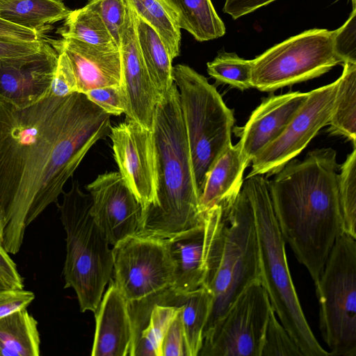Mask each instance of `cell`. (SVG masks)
Returning a JSON list of instances; mask_svg holds the SVG:
<instances>
[{
  "instance_id": "35",
  "label": "cell",
  "mask_w": 356,
  "mask_h": 356,
  "mask_svg": "<svg viewBox=\"0 0 356 356\" xmlns=\"http://www.w3.org/2000/svg\"><path fill=\"white\" fill-rule=\"evenodd\" d=\"M334 49L343 64H356V8H353L346 22L334 30Z\"/></svg>"
},
{
  "instance_id": "38",
  "label": "cell",
  "mask_w": 356,
  "mask_h": 356,
  "mask_svg": "<svg viewBox=\"0 0 356 356\" xmlns=\"http://www.w3.org/2000/svg\"><path fill=\"white\" fill-rule=\"evenodd\" d=\"M180 312L170 323L163 338L161 356H187Z\"/></svg>"
},
{
  "instance_id": "25",
  "label": "cell",
  "mask_w": 356,
  "mask_h": 356,
  "mask_svg": "<svg viewBox=\"0 0 356 356\" xmlns=\"http://www.w3.org/2000/svg\"><path fill=\"white\" fill-rule=\"evenodd\" d=\"M172 11L177 25L199 42L223 36L225 26L211 0H165Z\"/></svg>"
},
{
  "instance_id": "43",
  "label": "cell",
  "mask_w": 356,
  "mask_h": 356,
  "mask_svg": "<svg viewBox=\"0 0 356 356\" xmlns=\"http://www.w3.org/2000/svg\"><path fill=\"white\" fill-rule=\"evenodd\" d=\"M0 37L23 41H35L44 38L35 31L14 24L1 18Z\"/></svg>"
},
{
  "instance_id": "13",
  "label": "cell",
  "mask_w": 356,
  "mask_h": 356,
  "mask_svg": "<svg viewBox=\"0 0 356 356\" xmlns=\"http://www.w3.org/2000/svg\"><path fill=\"white\" fill-rule=\"evenodd\" d=\"M108 136L119 172L141 206L143 214L156 204V159L152 131L126 118L111 127Z\"/></svg>"
},
{
  "instance_id": "20",
  "label": "cell",
  "mask_w": 356,
  "mask_h": 356,
  "mask_svg": "<svg viewBox=\"0 0 356 356\" xmlns=\"http://www.w3.org/2000/svg\"><path fill=\"white\" fill-rule=\"evenodd\" d=\"M174 267L170 289L177 294L203 285L205 275L206 229L203 224L166 238Z\"/></svg>"
},
{
  "instance_id": "18",
  "label": "cell",
  "mask_w": 356,
  "mask_h": 356,
  "mask_svg": "<svg viewBox=\"0 0 356 356\" xmlns=\"http://www.w3.org/2000/svg\"><path fill=\"white\" fill-rule=\"evenodd\" d=\"M309 92L270 95L252 113L238 142L243 158L250 165L263 149L275 140L306 100Z\"/></svg>"
},
{
  "instance_id": "40",
  "label": "cell",
  "mask_w": 356,
  "mask_h": 356,
  "mask_svg": "<svg viewBox=\"0 0 356 356\" xmlns=\"http://www.w3.org/2000/svg\"><path fill=\"white\" fill-rule=\"evenodd\" d=\"M43 38L35 41H23L0 37V58L35 54L40 50Z\"/></svg>"
},
{
  "instance_id": "31",
  "label": "cell",
  "mask_w": 356,
  "mask_h": 356,
  "mask_svg": "<svg viewBox=\"0 0 356 356\" xmlns=\"http://www.w3.org/2000/svg\"><path fill=\"white\" fill-rule=\"evenodd\" d=\"M207 65L208 74L220 83L242 91L252 88V60L243 59L235 53L220 51Z\"/></svg>"
},
{
  "instance_id": "45",
  "label": "cell",
  "mask_w": 356,
  "mask_h": 356,
  "mask_svg": "<svg viewBox=\"0 0 356 356\" xmlns=\"http://www.w3.org/2000/svg\"><path fill=\"white\" fill-rule=\"evenodd\" d=\"M13 289L5 281L3 277L0 275V291Z\"/></svg>"
},
{
  "instance_id": "37",
  "label": "cell",
  "mask_w": 356,
  "mask_h": 356,
  "mask_svg": "<svg viewBox=\"0 0 356 356\" xmlns=\"http://www.w3.org/2000/svg\"><path fill=\"white\" fill-rule=\"evenodd\" d=\"M55 49L58 58L50 94L64 97L77 92L76 79L68 58L63 51Z\"/></svg>"
},
{
  "instance_id": "32",
  "label": "cell",
  "mask_w": 356,
  "mask_h": 356,
  "mask_svg": "<svg viewBox=\"0 0 356 356\" xmlns=\"http://www.w3.org/2000/svg\"><path fill=\"white\" fill-rule=\"evenodd\" d=\"M339 196L343 232L356 238V149L339 167Z\"/></svg>"
},
{
  "instance_id": "19",
  "label": "cell",
  "mask_w": 356,
  "mask_h": 356,
  "mask_svg": "<svg viewBox=\"0 0 356 356\" xmlns=\"http://www.w3.org/2000/svg\"><path fill=\"white\" fill-rule=\"evenodd\" d=\"M95 314L96 323L91 355H130L134 330L129 301L113 280Z\"/></svg>"
},
{
  "instance_id": "46",
  "label": "cell",
  "mask_w": 356,
  "mask_h": 356,
  "mask_svg": "<svg viewBox=\"0 0 356 356\" xmlns=\"http://www.w3.org/2000/svg\"><path fill=\"white\" fill-rule=\"evenodd\" d=\"M351 1H352L353 8H356V0H351Z\"/></svg>"
},
{
  "instance_id": "12",
  "label": "cell",
  "mask_w": 356,
  "mask_h": 356,
  "mask_svg": "<svg viewBox=\"0 0 356 356\" xmlns=\"http://www.w3.org/2000/svg\"><path fill=\"white\" fill-rule=\"evenodd\" d=\"M338 84L339 79L309 92L282 133L252 160V170L246 178L274 175L306 147L320 129L328 124Z\"/></svg>"
},
{
  "instance_id": "5",
  "label": "cell",
  "mask_w": 356,
  "mask_h": 356,
  "mask_svg": "<svg viewBox=\"0 0 356 356\" xmlns=\"http://www.w3.org/2000/svg\"><path fill=\"white\" fill-rule=\"evenodd\" d=\"M242 187L250 199L257 229L260 279L278 320L303 356H328L315 337L293 284L285 241L273 211L268 180L260 175L245 179Z\"/></svg>"
},
{
  "instance_id": "10",
  "label": "cell",
  "mask_w": 356,
  "mask_h": 356,
  "mask_svg": "<svg viewBox=\"0 0 356 356\" xmlns=\"http://www.w3.org/2000/svg\"><path fill=\"white\" fill-rule=\"evenodd\" d=\"M271 308L260 281L250 283L204 333L198 355L260 356Z\"/></svg>"
},
{
  "instance_id": "47",
  "label": "cell",
  "mask_w": 356,
  "mask_h": 356,
  "mask_svg": "<svg viewBox=\"0 0 356 356\" xmlns=\"http://www.w3.org/2000/svg\"><path fill=\"white\" fill-rule=\"evenodd\" d=\"M10 0H0V6Z\"/></svg>"
},
{
  "instance_id": "15",
  "label": "cell",
  "mask_w": 356,
  "mask_h": 356,
  "mask_svg": "<svg viewBox=\"0 0 356 356\" xmlns=\"http://www.w3.org/2000/svg\"><path fill=\"white\" fill-rule=\"evenodd\" d=\"M58 54L43 38L35 54L0 58V100L23 108L50 94Z\"/></svg>"
},
{
  "instance_id": "4",
  "label": "cell",
  "mask_w": 356,
  "mask_h": 356,
  "mask_svg": "<svg viewBox=\"0 0 356 356\" xmlns=\"http://www.w3.org/2000/svg\"><path fill=\"white\" fill-rule=\"evenodd\" d=\"M206 229L204 286L212 306L204 333L226 312L250 283L259 281V254L254 213L242 187L229 206L204 213Z\"/></svg>"
},
{
  "instance_id": "26",
  "label": "cell",
  "mask_w": 356,
  "mask_h": 356,
  "mask_svg": "<svg viewBox=\"0 0 356 356\" xmlns=\"http://www.w3.org/2000/svg\"><path fill=\"white\" fill-rule=\"evenodd\" d=\"M38 322L26 308L0 318V356H38Z\"/></svg>"
},
{
  "instance_id": "29",
  "label": "cell",
  "mask_w": 356,
  "mask_h": 356,
  "mask_svg": "<svg viewBox=\"0 0 356 356\" xmlns=\"http://www.w3.org/2000/svg\"><path fill=\"white\" fill-rule=\"evenodd\" d=\"M57 33L63 38L97 47L119 48L99 14L88 3L81 8L71 10Z\"/></svg>"
},
{
  "instance_id": "24",
  "label": "cell",
  "mask_w": 356,
  "mask_h": 356,
  "mask_svg": "<svg viewBox=\"0 0 356 356\" xmlns=\"http://www.w3.org/2000/svg\"><path fill=\"white\" fill-rule=\"evenodd\" d=\"M212 300L211 294L203 286L183 294L173 292L171 305L181 307L180 314L187 356H197L200 351Z\"/></svg>"
},
{
  "instance_id": "11",
  "label": "cell",
  "mask_w": 356,
  "mask_h": 356,
  "mask_svg": "<svg viewBox=\"0 0 356 356\" xmlns=\"http://www.w3.org/2000/svg\"><path fill=\"white\" fill-rule=\"evenodd\" d=\"M115 284L129 302L170 286L174 267L165 239L134 235L113 246Z\"/></svg>"
},
{
  "instance_id": "14",
  "label": "cell",
  "mask_w": 356,
  "mask_h": 356,
  "mask_svg": "<svg viewBox=\"0 0 356 356\" xmlns=\"http://www.w3.org/2000/svg\"><path fill=\"white\" fill-rule=\"evenodd\" d=\"M86 188L92 216L110 245L137 234L142 208L119 172L99 175Z\"/></svg>"
},
{
  "instance_id": "17",
  "label": "cell",
  "mask_w": 356,
  "mask_h": 356,
  "mask_svg": "<svg viewBox=\"0 0 356 356\" xmlns=\"http://www.w3.org/2000/svg\"><path fill=\"white\" fill-rule=\"evenodd\" d=\"M47 40L68 58L76 79L77 92L85 94L96 88L121 86L119 48L100 47L70 38Z\"/></svg>"
},
{
  "instance_id": "44",
  "label": "cell",
  "mask_w": 356,
  "mask_h": 356,
  "mask_svg": "<svg viewBox=\"0 0 356 356\" xmlns=\"http://www.w3.org/2000/svg\"><path fill=\"white\" fill-rule=\"evenodd\" d=\"M3 232H4V222L2 216L0 213V245L2 246L3 241Z\"/></svg>"
},
{
  "instance_id": "16",
  "label": "cell",
  "mask_w": 356,
  "mask_h": 356,
  "mask_svg": "<svg viewBox=\"0 0 356 356\" xmlns=\"http://www.w3.org/2000/svg\"><path fill=\"white\" fill-rule=\"evenodd\" d=\"M127 6L128 13L119 43L122 62L120 87L126 104L124 114L127 119L152 131L156 106L161 95L150 79L138 46L136 13L128 3Z\"/></svg>"
},
{
  "instance_id": "28",
  "label": "cell",
  "mask_w": 356,
  "mask_h": 356,
  "mask_svg": "<svg viewBox=\"0 0 356 356\" xmlns=\"http://www.w3.org/2000/svg\"><path fill=\"white\" fill-rule=\"evenodd\" d=\"M332 113L327 125L334 136L346 138L355 146L356 139V64H342Z\"/></svg>"
},
{
  "instance_id": "27",
  "label": "cell",
  "mask_w": 356,
  "mask_h": 356,
  "mask_svg": "<svg viewBox=\"0 0 356 356\" xmlns=\"http://www.w3.org/2000/svg\"><path fill=\"white\" fill-rule=\"evenodd\" d=\"M138 46L150 79L159 93L168 91L174 83L173 59L157 32L136 14Z\"/></svg>"
},
{
  "instance_id": "2",
  "label": "cell",
  "mask_w": 356,
  "mask_h": 356,
  "mask_svg": "<svg viewBox=\"0 0 356 356\" xmlns=\"http://www.w3.org/2000/svg\"><path fill=\"white\" fill-rule=\"evenodd\" d=\"M339 168L334 149H315L302 161H289L268 181L282 237L314 284L343 232Z\"/></svg>"
},
{
  "instance_id": "34",
  "label": "cell",
  "mask_w": 356,
  "mask_h": 356,
  "mask_svg": "<svg viewBox=\"0 0 356 356\" xmlns=\"http://www.w3.org/2000/svg\"><path fill=\"white\" fill-rule=\"evenodd\" d=\"M87 3L99 14L119 47L120 35L128 13L126 0H89Z\"/></svg>"
},
{
  "instance_id": "22",
  "label": "cell",
  "mask_w": 356,
  "mask_h": 356,
  "mask_svg": "<svg viewBox=\"0 0 356 356\" xmlns=\"http://www.w3.org/2000/svg\"><path fill=\"white\" fill-rule=\"evenodd\" d=\"M248 163L243 158L238 143H231L207 175L200 196L202 213L215 207L231 205L238 195Z\"/></svg>"
},
{
  "instance_id": "42",
  "label": "cell",
  "mask_w": 356,
  "mask_h": 356,
  "mask_svg": "<svg viewBox=\"0 0 356 356\" xmlns=\"http://www.w3.org/2000/svg\"><path fill=\"white\" fill-rule=\"evenodd\" d=\"M0 275L13 289H23V278L17 266L3 246L0 245Z\"/></svg>"
},
{
  "instance_id": "21",
  "label": "cell",
  "mask_w": 356,
  "mask_h": 356,
  "mask_svg": "<svg viewBox=\"0 0 356 356\" xmlns=\"http://www.w3.org/2000/svg\"><path fill=\"white\" fill-rule=\"evenodd\" d=\"M161 292L140 300L129 302L134 330L130 356H161L163 338L181 306L163 303Z\"/></svg>"
},
{
  "instance_id": "33",
  "label": "cell",
  "mask_w": 356,
  "mask_h": 356,
  "mask_svg": "<svg viewBox=\"0 0 356 356\" xmlns=\"http://www.w3.org/2000/svg\"><path fill=\"white\" fill-rule=\"evenodd\" d=\"M260 356H303L272 308L263 337Z\"/></svg>"
},
{
  "instance_id": "9",
  "label": "cell",
  "mask_w": 356,
  "mask_h": 356,
  "mask_svg": "<svg viewBox=\"0 0 356 356\" xmlns=\"http://www.w3.org/2000/svg\"><path fill=\"white\" fill-rule=\"evenodd\" d=\"M334 31L312 29L269 48L252 60V88L274 91L342 65L334 49Z\"/></svg>"
},
{
  "instance_id": "36",
  "label": "cell",
  "mask_w": 356,
  "mask_h": 356,
  "mask_svg": "<svg viewBox=\"0 0 356 356\" xmlns=\"http://www.w3.org/2000/svg\"><path fill=\"white\" fill-rule=\"evenodd\" d=\"M84 95L110 115L118 116L124 114L126 104L120 86L96 88Z\"/></svg>"
},
{
  "instance_id": "6",
  "label": "cell",
  "mask_w": 356,
  "mask_h": 356,
  "mask_svg": "<svg viewBox=\"0 0 356 356\" xmlns=\"http://www.w3.org/2000/svg\"><path fill=\"white\" fill-rule=\"evenodd\" d=\"M58 207L66 233L64 287L74 290L81 312L95 313L113 270L112 250L92 216L90 196L77 180Z\"/></svg>"
},
{
  "instance_id": "30",
  "label": "cell",
  "mask_w": 356,
  "mask_h": 356,
  "mask_svg": "<svg viewBox=\"0 0 356 356\" xmlns=\"http://www.w3.org/2000/svg\"><path fill=\"white\" fill-rule=\"evenodd\" d=\"M136 14L160 35L172 58L179 55L181 31L165 0H126Z\"/></svg>"
},
{
  "instance_id": "41",
  "label": "cell",
  "mask_w": 356,
  "mask_h": 356,
  "mask_svg": "<svg viewBox=\"0 0 356 356\" xmlns=\"http://www.w3.org/2000/svg\"><path fill=\"white\" fill-rule=\"evenodd\" d=\"M276 0H225L222 11L233 19L255 11Z\"/></svg>"
},
{
  "instance_id": "3",
  "label": "cell",
  "mask_w": 356,
  "mask_h": 356,
  "mask_svg": "<svg viewBox=\"0 0 356 356\" xmlns=\"http://www.w3.org/2000/svg\"><path fill=\"white\" fill-rule=\"evenodd\" d=\"M152 131L156 159V204L142 214L136 235L166 239L204 220L175 83L157 102Z\"/></svg>"
},
{
  "instance_id": "23",
  "label": "cell",
  "mask_w": 356,
  "mask_h": 356,
  "mask_svg": "<svg viewBox=\"0 0 356 356\" xmlns=\"http://www.w3.org/2000/svg\"><path fill=\"white\" fill-rule=\"evenodd\" d=\"M70 12L61 0H10L0 6V18L44 37L52 24Z\"/></svg>"
},
{
  "instance_id": "7",
  "label": "cell",
  "mask_w": 356,
  "mask_h": 356,
  "mask_svg": "<svg viewBox=\"0 0 356 356\" xmlns=\"http://www.w3.org/2000/svg\"><path fill=\"white\" fill-rule=\"evenodd\" d=\"M172 76L179 91L195 182L200 196L208 173L232 143L234 113L216 87L188 65L174 66Z\"/></svg>"
},
{
  "instance_id": "39",
  "label": "cell",
  "mask_w": 356,
  "mask_h": 356,
  "mask_svg": "<svg viewBox=\"0 0 356 356\" xmlns=\"http://www.w3.org/2000/svg\"><path fill=\"white\" fill-rule=\"evenodd\" d=\"M34 298L32 291L24 289L0 291V318L17 310L27 308Z\"/></svg>"
},
{
  "instance_id": "8",
  "label": "cell",
  "mask_w": 356,
  "mask_h": 356,
  "mask_svg": "<svg viewBox=\"0 0 356 356\" xmlns=\"http://www.w3.org/2000/svg\"><path fill=\"white\" fill-rule=\"evenodd\" d=\"M314 286L330 355L356 356V238L341 232Z\"/></svg>"
},
{
  "instance_id": "1",
  "label": "cell",
  "mask_w": 356,
  "mask_h": 356,
  "mask_svg": "<svg viewBox=\"0 0 356 356\" xmlns=\"http://www.w3.org/2000/svg\"><path fill=\"white\" fill-rule=\"evenodd\" d=\"M111 115L75 92L49 94L26 108L0 100V213L3 248L17 254L26 228L51 204L98 140Z\"/></svg>"
}]
</instances>
